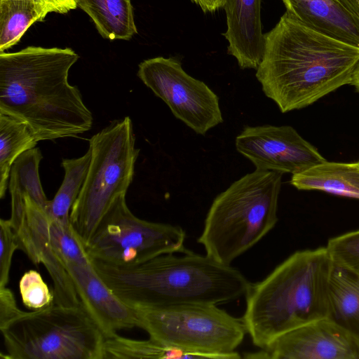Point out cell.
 I'll return each mask as SVG.
<instances>
[{
  "instance_id": "obj_1",
  "label": "cell",
  "mask_w": 359,
  "mask_h": 359,
  "mask_svg": "<svg viewBox=\"0 0 359 359\" xmlns=\"http://www.w3.org/2000/svg\"><path fill=\"white\" fill-rule=\"evenodd\" d=\"M79 57L69 48L28 46L0 53V114L25 122L38 141L90 130L93 114L68 80Z\"/></svg>"
},
{
  "instance_id": "obj_2",
  "label": "cell",
  "mask_w": 359,
  "mask_h": 359,
  "mask_svg": "<svg viewBox=\"0 0 359 359\" xmlns=\"http://www.w3.org/2000/svg\"><path fill=\"white\" fill-rule=\"evenodd\" d=\"M359 47L306 25L289 12L265 34L256 78L282 113L300 109L347 84Z\"/></svg>"
},
{
  "instance_id": "obj_3",
  "label": "cell",
  "mask_w": 359,
  "mask_h": 359,
  "mask_svg": "<svg viewBox=\"0 0 359 359\" xmlns=\"http://www.w3.org/2000/svg\"><path fill=\"white\" fill-rule=\"evenodd\" d=\"M90 260L112 292L134 309L186 304L218 306L245 296L251 285L231 265L187 250L133 265Z\"/></svg>"
},
{
  "instance_id": "obj_4",
  "label": "cell",
  "mask_w": 359,
  "mask_h": 359,
  "mask_svg": "<svg viewBox=\"0 0 359 359\" xmlns=\"http://www.w3.org/2000/svg\"><path fill=\"white\" fill-rule=\"evenodd\" d=\"M333 262L326 247L298 250L261 281L251 283L242 317L254 345L327 317Z\"/></svg>"
},
{
  "instance_id": "obj_5",
  "label": "cell",
  "mask_w": 359,
  "mask_h": 359,
  "mask_svg": "<svg viewBox=\"0 0 359 359\" xmlns=\"http://www.w3.org/2000/svg\"><path fill=\"white\" fill-rule=\"evenodd\" d=\"M42 158L40 152L32 149L14 162L8 187L11 205L9 221L19 249L35 264H42L49 273L54 304L82 307L67 263L91 260L71 222L51 217L32 196L43 188L39 170Z\"/></svg>"
},
{
  "instance_id": "obj_6",
  "label": "cell",
  "mask_w": 359,
  "mask_h": 359,
  "mask_svg": "<svg viewBox=\"0 0 359 359\" xmlns=\"http://www.w3.org/2000/svg\"><path fill=\"white\" fill-rule=\"evenodd\" d=\"M283 175L256 169L215 198L198 238L208 256L231 265L274 228Z\"/></svg>"
},
{
  "instance_id": "obj_7",
  "label": "cell",
  "mask_w": 359,
  "mask_h": 359,
  "mask_svg": "<svg viewBox=\"0 0 359 359\" xmlns=\"http://www.w3.org/2000/svg\"><path fill=\"white\" fill-rule=\"evenodd\" d=\"M9 359H103L105 335L83 306L55 304L0 328Z\"/></svg>"
},
{
  "instance_id": "obj_8",
  "label": "cell",
  "mask_w": 359,
  "mask_h": 359,
  "mask_svg": "<svg viewBox=\"0 0 359 359\" xmlns=\"http://www.w3.org/2000/svg\"><path fill=\"white\" fill-rule=\"evenodd\" d=\"M90 162L70 221L84 244L114 202L126 195L140 149L129 116L116 120L89 140Z\"/></svg>"
},
{
  "instance_id": "obj_9",
  "label": "cell",
  "mask_w": 359,
  "mask_h": 359,
  "mask_svg": "<svg viewBox=\"0 0 359 359\" xmlns=\"http://www.w3.org/2000/svg\"><path fill=\"white\" fill-rule=\"evenodd\" d=\"M138 327L149 337L186 351L238 359L247 331L242 318L214 304H186L135 309Z\"/></svg>"
},
{
  "instance_id": "obj_10",
  "label": "cell",
  "mask_w": 359,
  "mask_h": 359,
  "mask_svg": "<svg viewBox=\"0 0 359 359\" xmlns=\"http://www.w3.org/2000/svg\"><path fill=\"white\" fill-rule=\"evenodd\" d=\"M186 233L180 226L138 218L121 196L84 245L90 259L133 265L157 256L184 251Z\"/></svg>"
},
{
  "instance_id": "obj_11",
  "label": "cell",
  "mask_w": 359,
  "mask_h": 359,
  "mask_svg": "<svg viewBox=\"0 0 359 359\" xmlns=\"http://www.w3.org/2000/svg\"><path fill=\"white\" fill-rule=\"evenodd\" d=\"M137 76L196 134L205 135L223 123L217 95L188 74L177 59L160 56L145 60L139 65Z\"/></svg>"
},
{
  "instance_id": "obj_12",
  "label": "cell",
  "mask_w": 359,
  "mask_h": 359,
  "mask_svg": "<svg viewBox=\"0 0 359 359\" xmlns=\"http://www.w3.org/2000/svg\"><path fill=\"white\" fill-rule=\"evenodd\" d=\"M235 144L236 150L260 170L294 175L325 161L290 126H245L236 136Z\"/></svg>"
},
{
  "instance_id": "obj_13",
  "label": "cell",
  "mask_w": 359,
  "mask_h": 359,
  "mask_svg": "<svg viewBox=\"0 0 359 359\" xmlns=\"http://www.w3.org/2000/svg\"><path fill=\"white\" fill-rule=\"evenodd\" d=\"M261 349L264 358L359 359V346L327 317L292 329Z\"/></svg>"
},
{
  "instance_id": "obj_14",
  "label": "cell",
  "mask_w": 359,
  "mask_h": 359,
  "mask_svg": "<svg viewBox=\"0 0 359 359\" xmlns=\"http://www.w3.org/2000/svg\"><path fill=\"white\" fill-rule=\"evenodd\" d=\"M67 267L79 297L105 337L138 327L135 309L118 298L95 270L92 262H69Z\"/></svg>"
},
{
  "instance_id": "obj_15",
  "label": "cell",
  "mask_w": 359,
  "mask_h": 359,
  "mask_svg": "<svg viewBox=\"0 0 359 359\" xmlns=\"http://www.w3.org/2000/svg\"><path fill=\"white\" fill-rule=\"evenodd\" d=\"M262 0H225L228 53L241 69H257L265 49L261 19Z\"/></svg>"
},
{
  "instance_id": "obj_16",
  "label": "cell",
  "mask_w": 359,
  "mask_h": 359,
  "mask_svg": "<svg viewBox=\"0 0 359 359\" xmlns=\"http://www.w3.org/2000/svg\"><path fill=\"white\" fill-rule=\"evenodd\" d=\"M286 11L325 34L359 47V11L346 0H282Z\"/></svg>"
},
{
  "instance_id": "obj_17",
  "label": "cell",
  "mask_w": 359,
  "mask_h": 359,
  "mask_svg": "<svg viewBox=\"0 0 359 359\" xmlns=\"http://www.w3.org/2000/svg\"><path fill=\"white\" fill-rule=\"evenodd\" d=\"M327 317L359 346V276L334 263L328 284Z\"/></svg>"
},
{
  "instance_id": "obj_18",
  "label": "cell",
  "mask_w": 359,
  "mask_h": 359,
  "mask_svg": "<svg viewBox=\"0 0 359 359\" xmlns=\"http://www.w3.org/2000/svg\"><path fill=\"white\" fill-rule=\"evenodd\" d=\"M290 184L299 190H318L359 200V161H325L292 175Z\"/></svg>"
},
{
  "instance_id": "obj_19",
  "label": "cell",
  "mask_w": 359,
  "mask_h": 359,
  "mask_svg": "<svg viewBox=\"0 0 359 359\" xmlns=\"http://www.w3.org/2000/svg\"><path fill=\"white\" fill-rule=\"evenodd\" d=\"M78 6L109 40H129L137 33L130 0H78Z\"/></svg>"
},
{
  "instance_id": "obj_20",
  "label": "cell",
  "mask_w": 359,
  "mask_h": 359,
  "mask_svg": "<svg viewBox=\"0 0 359 359\" xmlns=\"http://www.w3.org/2000/svg\"><path fill=\"white\" fill-rule=\"evenodd\" d=\"M106 358L221 359L216 355L186 351L151 337L146 340H137L117 334L105 337L103 359Z\"/></svg>"
},
{
  "instance_id": "obj_21",
  "label": "cell",
  "mask_w": 359,
  "mask_h": 359,
  "mask_svg": "<svg viewBox=\"0 0 359 359\" xmlns=\"http://www.w3.org/2000/svg\"><path fill=\"white\" fill-rule=\"evenodd\" d=\"M51 12L38 0H0V53L16 44L32 24Z\"/></svg>"
},
{
  "instance_id": "obj_22",
  "label": "cell",
  "mask_w": 359,
  "mask_h": 359,
  "mask_svg": "<svg viewBox=\"0 0 359 359\" xmlns=\"http://www.w3.org/2000/svg\"><path fill=\"white\" fill-rule=\"evenodd\" d=\"M39 141L28 126L8 115L0 114V198L8 187L11 168L24 152L33 149Z\"/></svg>"
},
{
  "instance_id": "obj_23",
  "label": "cell",
  "mask_w": 359,
  "mask_h": 359,
  "mask_svg": "<svg viewBox=\"0 0 359 359\" xmlns=\"http://www.w3.org/2000/svg\"><path fill=\"white\" fill-rule=\"evenodd\" d=\"M90 162L89 149L79 158L62 159L64 179L46 210L51 217L65 222H71V210L81 189Z\"/></svg>"
},
{
  "instance_id": "obj_24",
  "label": "cell",
  "mask_w": 359,
  "mask_h": 359,
  "mask_svg": "<svg viewBox=\"0 0 359 359\" xmlns=\"http://www.w3.org/2000/svg\"><path fill=\"white\" fill-rule=\"evenodd\" d=\"M325 247L334 264L359 276V229L329 239Z\"/></svg>"
},
{
  "instance_id": "obj_25",
  "label": "cell",
  "mask_w": 359,
  "mask_h": 359,
  "mask_svg": "<svg viewBox=\"0 0 359 359\" xmlns=\"http://www.w3.org/2000/svg\"><path fill=\"white\" fill-rule=\"evenodd\" d=\"M23 304L34 311L47 308L54 303L53 292H50L41 275L36 271L25 272L19 283Z\"/></svg>"
},
{
  "instance_id": "obj_26",
  "label": "cell",
  "mask_w": 359,
  "mask_h": 359,
  "mask_svg": "<svg viewBox=\"0 0 359 359\" xmlns=\"http://www.w3.org/2000/svg\"><path fill=\"white\" fill-rule=\"evenodd\" d=\"M0 229V287H4L9 280L13 254L19 247L9 219H1Z\"/></svg>"
},
{
  "instance_id": "obj_27",
  "label": "cell",
  "mask_w": 359,
  "mask_h": 359,
  "mask_svg": "<svg viewBox=\"0 0 359 359\" xmlns=\"http://www.w3.org/2000/svg\"><path fill=\"white\" fill-rule=\"evenodd\" d=\"M23 312L18 307L12 291L6 286L0 287V328L4 327Z\"/></svg>"
},
{
  "instance_id": "obj_28",
  "label": "cell",
  "mask_w": 359,
  "mask_h": 359,
  "mask_svg": "<svg viewBox=\"0 0 359 359\" xmlns=\"http://www.w3.org/2000/svg\"><path fill=\"white\" fill-rule=\"evenodd\" d=\"M48 6L52 12L66 13L78 6V0H39Z\"/></svg>"
},
{
  "instance_id": "obj_29",
  "label": "cell",
  "mask_w": 359,
  "mask_h": 359,
  "mask_svg": "<svg viewBox=\"0 0 359 359\" xmlns=\"http://www.w3.org/2000/svg\"><path fill=\"white\" fill-rule=\"evenodd\" d=\"M205 13H213L224 7L225 0H191Z\"/></svg>"
},
{
  "instance_id": "obj_30",
  "label": "cell",
  "mask_w": 359,
  "mask_h": 359,
  "mask_svg": "<svg viewBox=\"0 0 359 359\" xmlns=\"http://www.w3.org/2000/svg\"><path fill=\"white\" fill-rule=\"evenodd\" d=\"M351 85L359 92V64L355 69Z\"/></svg>"
},
{
  "instance_id": "obj_31",
  "label": "cell",
  "mask_w": 359,
  "mask_h": 359,
  "mask_svg": "<svg viewBox=\"0 0 359 359\" xmlns=\"http://www.w3.org/2000/svg\"><path fill=\"white\" fill-rule=\"evenodd\" d=\"M353 8L359 11V0H346Z\"/></svg>"
},
{
  "instance_id": "obj_32",
  "label": "cell",
  "mask_w": 359,
  "mask_h": 359,
  "mask_svg": "<svg viewBox=\"0 0 359 359\" xmlns=\"http://www.w3.org/2000/svg\"><path fill=\"white\" fill-rule=\"evenodd\" d=\"M39 1V0H38Z\"/></svg>"
}]
</instances>
